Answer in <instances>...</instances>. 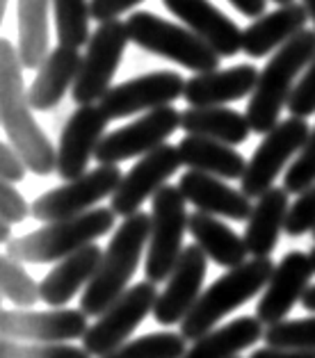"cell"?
Here are the masks:
<instances>
[{
    "label": "cell",
    "mask_w": 315,
    "mask_h": 358,
    "mask_svg": "<svg viewBox=\"0 0 315 358\" xmlns=\"http://www.w3.org/2000/svg\"><path fill=\"white\" fill-rule=\"evenodd\" d=\"M288 213H290V199L284 187H272L258 199L244 229V244L253 258H270L279 235L286 231Z\"/></svg>",
    "instance_id": "25"
},
{
    "label": "cell",
    "mask_w": 315,
    "mask_h": 358,
    "mask_svg": "<svg viewBox=\"0 0 315 358\" xmlns=\"http://www.w3.org/2000/svg\"><path fill=\"white\" fill-rule=\"evenodd\" d=\"M258 69L251 64H238L224 71L199 73L186 83V94L190 108H224L226 103L251 96L258 85Z\"/></svg>",
    "instance_id": "21"
},
{
    "label": "cell",
    "mask_w": 315,
    "mask_h": 358,
    "mask_svg": "<svg viewBox=\"0 0 315 358\" xmlns=\"http://www.w3.org/2000/svg\"><path fill=\"white\" fill-rule=\"evenodd\" d=\"M25 171H30V169H28V164H25L23 155L16 151L10 142L0 144V178H3V182L14 185V182L25 178Z\"/></svg>",
    "instance_id": "40"
},
{
    "label": "cell",
    "mask_w": 315,
    "mask_h": 358,
    "mask_svg": "<svg viewBox=\"0 0 315 358\" xmlns=\"http://www.w3.org/2000/svg\"><path fill=\"white\" fill-rule=\"evenodd\" d=\"M117 224L112 208H94L80 217L46 224L7 244V258L16 263H59L80 249L90 247Z\"/></svg>",
    "instance_id": "5"
},
{
    "label": "cell",
    "mask_w": 315,
    "mask_h": 358,
    "mask_svg": "<svg viewBox=\"0 0 315 358\" xmlns=\"http://www.w3.org/2000/svg\"><path fill=\"white\" fill-rule=\"evenodd\" d=\"M188 231L195 238V244L206 253V256L220 267L235 269L247 263V244L231 226H226L222 220L206 213H192Z\"/></svg>",
    "instance_id": "26"
},
{
    "label": "cell",
    "mask_w": 315,
    "mask_h": 358,
    "mask_svg": "<svg viewBox=\"0 0 315 358\" xmlns=\"http://www.w3.org/2000/svg\"><path fill=\"white\" fill-rule=\"evenodd\" d=\"M315 185V128L311 130L309 142L302 148L300 158H297L290 169L286 171L284 178V189L288 194L302 196L306 189H311Z\"/></svg>",
    "instance_id": "36"
},
{
    "label": "cell",
    "mask_w": 315,
    "mask_h": 358,
    "mask_svg": "<svg viewBox=\"0 0 315 358\" xmlns=\"http://www.w3.org/2000/svg\"><path fill=\"white\" fill-rule=\"evenodd\" d=\"M181 164L183 160L178 146L172 144H162L160 148L144 155V158H139L135 167L124 173V180H121L119 189L112 196V213L117 217H124V220L137 215L144 201L148 196H155L167 185V178H172L181 169Z\"/></svg>",
    "instance_id": "15"
},
{
    "label": "cell",
    "mask_w": 315,
    "mask_h": 358,
    "mask_svg": "<svg viewBox=\"0 0 315 358\" xmlns=\"http://www.w3.org/2000/svg\"><path fill=\"white\" fill-rule=\"evenodd\" d=\"M186 196L178 187L164 185L153 196L151 208V238L146 251V281L162 283L172 276L174 267L183 253V235L190 226V215L186 210Z\"/></svg>",
    "instance_id": "7"
},
{
    "label": "cell",
    "mask_w": 315,
    "mask_h": 358,
    "mask_svg": "<svg viewBox=\"0 0 315 358\" xmlns=\"http://www.w3.org/2000/svg\"><path fill=\"white\" fill-rule=\"evenodd\" d=\"M309 258H311V263H313V269H315V247L309 251Z\"/></svg>",
    "instance_id": "49"
},
{
    "label": "cell",
    "mask_w": 315,
    "mask_h": 358,
    "mask_svg": "<svg viewBox=\"0 0 315 358\" xmlns=\"http://www.w3.org/2000/svg\"><path fill=\"white\" fill-rule=\"evenodd\" d=\"M178 189L188 203L195 206L199 213L226 217L233 222H249L253 213L249 196H244L240 189L229 187L222 178L208 176V173L188 169L178 180Z\"/></svg>",
    "instance_id": "20"
},
{
    "label": "cell",
    "mask_w": 315,
    "mask_h": 358,
    "mask_svg": "<svg viewBox=\"0 0 315 358\" xmlns=\"http://www.w3.org/2000/svg\"><path fill=\"white\" fill-rule=\"evenodd\" d=\"M128 41L130 37L126 21H108L96 28L90 43H87L80 73H78L71 90V99L78 103V108L96 106L112 90V78L121 64Z\"/></svg>",
    "instance_id": "8"
},
{
    "label": "cell",
    "mask_w": 315,
    "mask_h": 358,
    "mask_svg": "<svg viewBox=\"0 0 315 358\" xmlns=\"http://www.w3.org/2000/svg\"><path fill=\"white\" fill-rule=\"evenodd\" d=\"M142 0H90V12H92V19L101 23H108V21H117L119 14L128 12L130 7L139 5Z\"/></svg>",
    "instance_id": "41"
},
{
    "label": "cell",
    "mask_w": 315,
    "mask_h": 358,
    "mask_svg": "<svg viewBox=\"0 0 315 358\" xmlns=\"http://www.w3.org/2000/svg\"><path fill=\"white\" fill-rule=\"evenodd\" d=\"M313 231H315V185L311 189H306L302 196H297L286 220V233L290 238H300V235Z\"/></svg>",
    "instance_id": "37"
},
{
    "label": "cell",
    "mask_w": 315,
    "mask_h": 358,
    "mask_svg": "<svg viewBox=\"0 0 315 358\" xmlns=\"http://www.w3.org/2000/svg\"><path fill=\"white\" fill-rule=\"evenodd\" d=\"M0 358H94L85 347L57 343H21L5 340L0 343Z\"/></svg>",
    "instance_id": "35"
},
{
    "label": "cell",
    "mask_w": 315,
    "mask_h": 358,
    "mask_svg": "<svg viewBox=\"0 0 315 358\" xmlns=\"http://www.w3.org/2000/svg\"><path fill=\"white\" fill-rule=\"evenodd\" d=\"M158 296H160V292L151 281H142L128 287L101 317H96V322L83 338V347L92 356L103 358L121 345H126L148 313L155 310Z\"/></svg>",
    "instance_id": "10"
},
{
    "label": "cell",
    "mask_w": 315,
    "mask_h": 358,
    "mask_svg": "<svg viewBox=\"0 0 315 358\" xmlns=\"http://www.w3.org/2000/svg\"><path fill=\"white\" fill-rule=\"evenodd\" d=\"M178 153L190 171H201L215 178L242 180L244 171H247V162L242 155L233 146L215 142V139L186 135L178 142Z\"/></svg>",
    "instance_id": "27"
},
{
    "label": "cell",
    "mask_w": 315,
    "mask_h": 358,
    "mask_svg": "<svg viewBox=\"0 0 315 358\" xmlns=\"http://www.w3.org/2000/svg\"><path fill=\"white\" fill-rule=\"evenodd\" d=\"M311 128L306 119L290 117L281 121L274 130H270L265 139L253 151L247 162V171L240 180V192L249 199H260L265 192L274 187L276 176L288 164L295 153H302V148L309 142Z\"/></svg>",
    "instance_id": "11"
},
{
    "label": "cell",
    "mask_w": 315,
    "mask_h": 358,
    "mask_svg": "<svg viewBox=\"0 0 315 358\" xmlns=\"http://www.w3.org/2000/svg\"><path fill=\"white\" fill-rule=\"evenodd\" d=\"M103 260V249L99 244H90V247L80 249L74 256L50 269L46 278L39 283L41 287V301L52 308H62L78 294L80 287H87L96 276Z\"/></svg>",
    "instance_id": "22"
},
{
    "label": "cell",
    "mask_w": 315,
    "mask_h": 358,
    "mask_svg": "<svg viewBox=\"0 0 315 358\" xmlns=\"http://www.w3.org/2000/svg\"><path fill=\"white\" fill-rule=\"evenodd\" d=\"M14 238H12V224L7 222H0V242L3 244H10Z\"/></svg>",
    "instance_id": "45"
},
{
    "label": "cell",
    "mask_w": 315,
    "mask_h": 358,
    "mask_svg": "<svg viewBox=\"0 0 315 358\" xmlns=\"http://www.w3.org/2000/svg\"><path fill=\"white\" fill-rule=\"evenodd\" d=\"M315 57V30H302L284 48L270 57V62L258 76V85L253 90L247 119L251 133L267 135L281 124V110L288 108L290 94L295 90V78L306 71V66Z\"/></svg>",
    "instance_id": "3"
},
{
    "label": "cell",
    "mask_w": 315,
    "mask_h": 358,
    "mask_svg": "<svg viewBox=\"0 0 315 358\" xmlns=\"http://www.w3.org/2000/svg\"><path fill=\"white\" fill-rule=\"evenodd\" d=\"M128 37L139 48L148 50L153 55L172 59L190 71L210 73L220 66V55L208 46L204 39H199L195 32L183 28L178 23H169L151 12H135L126 19Z\"/></svg>",
    "instance_id": "6"
},
{
    "label": "cell",
    "mask_w": 315,
    "mask_h": 358,
    "mask_svg": "<svg viewBox=\"0 0 315 358\" xmlns=\"http://www.w3.org/2000/svg\"><path fill=\"white\" fill-rule=\"evenodd\" d=\"M274 3H276V5H281V7H286V5H293L295 0H274Z\"/></svg>",
    "instance_id": "47"
},
{
    "label": "cell",
    "mask_w": 315,
    "mask_h": 358,
    "mask_svg": "<svg viewBox=\"0 0 315 358\" xmlns=\"http://www.w3.org/2000/svg\"><path fill=\"white\" fill-rule=\"evenodd\" d=\"M313 238H315V231H313Z\"/></svg>",
    "instance_id": "50"
},
{
    "label": "cell",
    "mask_w": 315,
    "mask_h": 358,
    "mask_svg": "<svg viewBox=\"0 0 315 358\" xmlns=\"http://www.w3.org/2000/svg\"><path fill=\"white\" fill-rule=\"evenodd\" d=\"M28 215H32V208L25 203V199L16 192V187L0 180V217H3V222L21 224Z\"/></svg>",
    "instance_id": "39"
},
{
    "label": "cell",
    "mask_w": 315,
    "mask_h": 358,
    "mask_svg": "<svg viewBox=\"0 0 315 358\" xmlns=\"http://www.w3.org/2000/svg\"><path fill=\"white\" fill-rule=\"evenodd\" d=\"M148 238H151V215L139 210L121 222L108 249L103 251L99 272L80 296V310L87 317H101L128 290Z\"/></svg>",
    "instance_id": "2"
},
{
    "label": "cell",
    "mask_w": 315,
    "mask_h": 358,
    "mask_svg": "<svg viewBox=\"0 0 315 358\" xmlns=\"http://www.w3.org/2000/svg\"><path fill=\"white\" fill-rule=\"evenodd\" d=\"M304 7H306V12H309V16L315 23V0H304Z\"/></svg>",
    "instance_id": "46"
},
{
    "label": "cell",
    "mask_w": 315,
    "mask_h": 358,
    "mask_svg": "<svg viewBox=\"0 0 315 358\" xmlns=\"http://www.w3.org/2000/svg\"><path fill=\"white\" fill-rule=\"evenodd\" d=\"M90 322L80 308H52V310H3L0 313V334L5 340L21 343H57L69 345L83 340L90 331Z\"/></svg>",
    "instance_id": "13"
},
{
    "label": "cell",
    "mask_w": 315,
    "mask_h": 358,
    "mask_svg": "<svg viewBox=\"0 0 315 358\" xmlns=\"http://www.w3.org/2000/svg\"><path fill=\"white\" fill-rule=\"evenodd\" d=\"M288 112L297 119H306L315 115V57H313V62L306 66L300 83L295 85L290 101H288Z\"/></svg>",
    "instance_id": "38"
},
{
    "label": "cell",
    "mask_w": 315,
    "mask_h": 358,
    "mask_svg": "<svg viewBox=\"0 0 315 358\" xmlns=\"http://www.w3.org/2000/svg\"><path fill=\"white\" fill-rule=\"evenodd\" d=\"M229 3L240 14L249 16V19H260V16H265L267 0H229Z\"/></svg>",
    "instance_id": "43"
},
{
    "label": "cell",
    "mask_w": 315,
    "mask_h": 358,
    "mask_svg": "<svg viewBox=\"0 0 315 358\" xmlns=\"http://www.w3.org/2000/svg\"><path fill=\"white\" fill-rule=\"evenodd\" d=\"M188 340L174 331H160L142 338L128 340L112 354L103 358H183L188 352Z\"/></svg>",
    "instance_id": "32"
},
{
    "label": "cell",
    "mask_w": 315,
    "mask_h": 358,
    "mask_svg": "<svg viewBox=\"0 0 315 358\" xmlns=\"http://www.w3.org/2000/svg\"><path fill=\"white\" fill-rule=\"evenodd\" d=\"M302 306L306 310L315 313V285H311L309 290H306V294L302 296Z\"/></svg>",
    "instance_id": "44"
},
{
    "label": "cell",
    "mask_w": 315,
    "mask_h": 358,
    "mask_svg": "<svg viewBox=\"0 0 315 358\" xmlns=\"http://www.w3.org/2000/svg\"><path fill=\"white\" fill-rule=\"evenodd\" d=\"M181 128L192 137L215 139L222 144H242L251 133L247 115L231 108H188L181 112Z\"/></svg>",
    "instance_id": "28"
},
{
    "label": "cell",
    "mask_w": 315,
    "mask_h": 358,
    "mask_svg": "<svg viewBox=\"0 0 315 358\" xmlns=\"http://www.w3.org/2000/svg\"><path fill=\"white\" fill-rule=\"evenodd\" d=\"M183 76L176 71H153L133 80H126L103 96L99 103L108 119H124L137 112H153L172 106L174 101L186 94Z\"/></svg>",
    "instance_id": "14"
},
{
    "label": "cell",
    "mask_w": 315,
    "mask_h": 358,
    "mask_svg": "<svg viewBox=\"0 0 315 358\" xmlns=\"http://www.w3.org/2000/svg\"><path fill=\"white\" fill-rule=\"evenodd\" d=\"M309 12L304 5H286L276 12H270L256 19L242 32V50L249 57H265L276 48H284L288 41L295 39L309 23Z\"/></svg>",
    "instance_id": "23"
},
{
    "label": "cell",
    "mask_w": 315,
    "mask_h": 358,
    "mask_svg": "<svg viewBox=\"0 0 315 358\" xmlns=\"http://www.w3.org/2000/svg\"><path fill=\"white\" fill-rule=\"evenodd\" d=\"M52 16L59 46L78 50L90 43V0H52Z\"/></svg>",
    "instance_id": "31"
},
{
    "label": "cell",
    "mask_w": 315,
    "mask_h": 358,
    "mask_svg": "<svg viewBox=\"0 0 315 358\" xmlns=\"http://www.w3.org/2000/svg\"><path fill=\"white\" fill-rule=\"evenodd\" d=\"M83 57L76 48L57 46L52 48L48 57L43 59L37 76L28 90V99L32 110H52L62 101L66 90L76 85V78L80 73Z\"/></svg>",
    "instance_id": "24"
},
{
    "label": "cell",
    "mask_w": 315,
    "mask_h": 358,
    "mask_svg": "<svg viewBox=\"0 0 315 358\" xmlns=\"http://www.w3.org/2000/svg\"><path fill=\"white\" fill-rule=\"evenodd\" d=\"M7 12V0H0V14Z\"/></svg>",
    "instance_id": "48"
},
{
    "label": "cell",
    "mask_w": 315,
    "mask_h": 358,
    "mask_svg": "<svg viewBox=\"0 0 315 358\" xmlns=\"http://www.w3.org/2000/svg\"><path fill=\"white\" fill-rule=\"evenodd\" d=\"M249 358H315V352L306 349H276V347H262L256 349Z\"/></svg>",
    "instance_id": "42"
},
{
    "label": "cell",
    "mask_w": 315,
    "mask_h": 358,
    "mask_svg": "<svg viewBox=\"0 0 315 358\" xmlns=\"http://www.w3.org/2000/svg\"><path fill=\"white\" fill-rule=\"evenodd\" d=\"M276 265L272 258H253L247 260L244 265L229 269L224 276L204 290L201 299L197 301L195 308L190 310V315L183 320L181 324V336L197 343L199 338L208 336L210 331H215L217 324L240 308L242 303L253 299L262 287H267L270 278H272Z\"/></svg>",
    "instance_id": "4"
},
{
    "label": "cell",
    "mask_w": 315,
    "mask_h": 358,
    "mask_svg": "<svg viewBox=\"0 0 315 358\" xmlns=\"http://www.w3.org/2000/svg\"><path fill=\"white\" fill-rule=\"evenodd\" d=\"M208 272V256L197 244L183 249L181 260L174 267L172 276L167 278V287L160 292L153 310V317L158 324L172 327L183 324V320L190 315L197 301L204 294V278Z\"/></svg>",
    "instance_id": "16"
},
{
    "label": "cell",
    "mask_w": 315,
    "mask_h": 358,
    "mask_svg": "<svg viewBox=\"0 0 315 358\" xmlns=\"http://www.w3.org/2000/svg\"><path fill=\"white\" fill-rule=\"evenodd\" d=\"M52 0H19V57L23 69H37L48 57V10Z\"/></svg>",
    "instance_id": "30"
},
{
    "label": "cell",
    "mask_w": 315,
    "mask_h": 358,
    "mask_svg": "<svg viewBox=\"0 0 315 358\" xmlns=\"http://www.w3.org/2000/svg\"><path fill=\"white\" fill-rule=\"evenodd\" d=\"M238 358H240V356H238Z\"/></svg>",
    "instance_id": "51"
},
{
    "label": "cell",
    "mask_w": 315,
    "mask_h": 358,
    "mask_svg": "<svg viewBox=\"0 0 315 358\" xmlns=\"http://www.w3.org/2000/svg\"><path fill=\"white\" fill-rule=\"evenodd\" d=\"M124 173L115 164H99L96 169L87 171L83 178L64 182L55 189L46 192L32 201V217L43 224L64 222L94 210L96 203L103 199H112L119 189Z\"/></svg>",
    "instance_id": "9"
},
{
    "label": "cell",
    "mask_w": 315,
    "mask_h": 358,
    "mask_svg": "<svg viewBox=\"0 0 315 358\" xmlns=\"http://www.w3.org/2000/svg\"><path fill=\"white\" fill-rule=\"evenodd\" d=\"M315 274L309 253L302 251H288L276 265L272 278L262 292L260 301L256 306V317L262 327H274L284 322L288 313L293 310L297 301L311 287V276Z\"/></svg>",
    "instance_id": "18"
},
{
    "label": "cell",
    "mask_w": 315,
    "mask_h": 358,
    "mask_svg": "<svg viewBox=\"0 0 315 358\" xmlns=\"http://www.w3.org/2000/svg\"><path fill=\"white\" fill-rule=\"evenodd\" d=\"M0 121L10 144L23 155L32 173L50 176L57 171V151L32 117L19 48L10 39H0Z\"/></svg>",
    "instance_id": "1"
},
{
    "label": "cell",
    "mask_w": 315,
    "mask_h": 358,
    "mask_svg": "<svg viewBox=\"0 0 315 358\" xmlns=\"http://www.w3.org/2000/svg\"><path fill=\"white\" fill-rule=\"evenodd\" d=\"M262 340H265V347L315 352V317L284 320L274 327H267Z\"/></svg>",
    "instance_id": "34"
},
{
    "label": "cell",
    "mask_w": 315,
    "mask_h": 358,
    "mask_svg": "<svg viewBox=\"0 0 315 358\" xmlns=\"http://www.w3.org/2000/svg\"><path fill=\"white\" fill-rule=\"evenodd\" d=\"M0 287H3V296L16 306V310H30L41 301V287L34 283V278L25 272L21 263L7 256L0 258Z\"/></svg>",
    "instance_id": "33"
},
{
    "label": "cell",
    "mask_w": 315,
    "mask_h": 358,
    "mask_svg": "<svg viewBox=\"0 0 315 358\" xmlns=\"http://www.w3.org/2000/svg\"><path fill=\"white\" fill-rule=\"evenodd\" d=\"M265 336L258 317H235L229 324L217 327L208 336L199 338L183 358H238L240 352L256 345Z\"/></svg>",
    "instance_id": "29"
},
{
    "label": "cell",
    "mask_w": 315,
    "mask_h": 358,
    "mask_svg": "<svg viewBox=\"0 0 315 358\" xmlns=\"http://www.w3.org/2000/svg\"><path fill=\"white\" fill-rule=\"evenodd\" d=\"M108 117L101 106H80L71 117L59 135L57 146V173L66 182L83 178L87 173L92 155H96L101 139L105 137L108 128Z\"/></svg>",
    "instance_id": "17"
},
{
    "label": "cell",
    "mask_w": 315,
    "mask_h": 358,
    "mask_svg": "<svg viewBox=\"0 0 315 358\" xmlns=\"http://www.w3.org/2000/svg\"><path fill=\"white\" fill-rule=\"evenodd\" d=\"M178 128L181 112L174 106L153 110L133 121V124L105 135L99 148H96L94 158L99 160V164H115V167H119V162L130 158H144L155 148H160Z\"/></svg>",
    "instance_id": "12"
},
{
    "label": "cell",
    "mask_w": 315,
    "mask_h": 358,
    "mask_svg": "<svg viewBox=\"0 0 315 358\" xmlns=\"http://www.w3.org/2000/svg\"><path fill=\"white\" fill-rule=\"evenodd\" d=\"M162 5L220 57H233L242 50V30L208 0H162Z\"/></svg>",
    "instance_id": "19"
}]
</instances>
